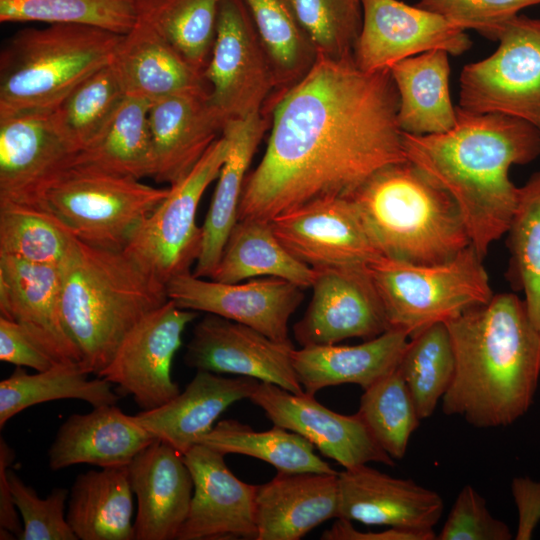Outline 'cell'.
<instances>
[{"label": "cell", "instance_id": "cell-1", "mask_svg": "<svg viewBox=\"0 0 540 540\" xmlns=\"http://www.w3.org/2000/svg\"><path fill=\"white\" fill-rule=\"evenodd\" d=\"M389 69L317 57L274 102L265 153L246 177L237 218L271 221L316 199L350 197L375 172L407 160Z\"/></svg>", "mask_w": 540, "mask_h": 540}, {"label": "cell", "instance_id": "cell-2", "mask_svg": "<svg viewBox=\"0 0 540 540\" xmlns=\"http://www.w3.org/2000/svg\"><path fill=\"white\" fill-rule=\"evenodd\" d=\"M402 143L406 159L454 200L471 245L484 259L507 233L518 203L519 187L509 177L510 168L540 156V131L516 117L457 107L450 130L402 132Z\"/></svg>", "mask_w": 540, "mask_h": 540}, {"label": "cell", "instance_id": "cell-3", "mask_svg": "<svg viewBox=\"0 0 540 540\" xmlns=\"http://www.w3.org/2000/svg\"><path fill=\"white\" fill-rule=\"evenodd\" d=\"M455 353L442 411L477 428L512 425L530 409L540 378V333L523 299H491L445 322Z\"/></svg>", "mask_w": 540, "mask_h": 540}, {"label": "cell", "instance_id": "cell-4", "mask_svg": "<svg viewBox=\"0 0 540 540\" xmlns=\"http://www.w3.org/2000/svg\"><path fill=\"white\" fill-rule=\"evenodd\" d=\"M61 269L65 325L79 349L81 367L98 376L126 334L169 300L166 287L123 251L78 239Z\"/></svg>", "mask_w": 540, "mask_h": 540}, {"label": "cell", "instance_id": "cell-5", "mask_svg": "<svg viewBox=\"0 0 540 540\" xmlns=\"http://www.w3.org/2000/svg\"><path fill=\"white\" fill-rule=\"evenodd\" d=\"M349 198L383 256L434 264L471 245L454 200L408 160L378 170Z\"/></svg>", "mask_w": 540, "mask_h": 540}, {"label": "cell", "instance_id": "cell-6", "mask_svg": "<svg viewBox=\"0 0 540 540\" xmlns=\"http://www.w3.org/2000/svg\"><path fill=\"white\" fill-rule=\"evenodd\" d=\"M122 36L78 24L16 32L0 56V117L52 110L85 78L111 63Z\"/></svg>", "mask_w": 540, "mask_h": 540}, {"label": "cell", "instance_id": "cell-7", "mask_svg": "<svg viewBox=\"0 0 540 540\" xmlns=\"http://www.w3.org/2000/svg\"><path fill=\"white\" fill-rule=\"evenodd\" d=\"M483 258L470 245L454 258L414 264L380 256L367 265L390 328L409 336L447 322L494 295Z\"/></svg>", "mask_w": 540, "mask_h": 540}, {"label": "cell", "instance_id": "cell-8", "mask_svg": "<svg viewBox=\"0 0 540 540\" xmlns=\"http://www.w3.org/2000/svg\"><path fill=\"white\" fill-rule=\"evenodd\" d=\"M168 193L169 187L71 165L42 190L36 202L78 240L123 251L134 230Z\"/></svg>", "mask_w": 540, "mask_h": 540}, {"label": "cell", "instance_id": "cell-9", "mask_svg": "<svg viewBox=\"0 0 540 540\" xmlns=\"http://www.w3.org/2000/svg\"><path fill=\"white\" fill-rule=\"evenodd\" d=\"M229 143L221 135L196 166L134 230L123 252L148 276L165 287L190 273L202 249L197 209L208 186L218 178Z\"/></svg>", "mask_w": 540, "mask_h": 540}, {"label": "cell", "instance_id": "cell-10", "mask_svg": "<svg viewBox=\"0 0 540 540\" xmlns=\"http://www.w3.org/2000/svg\"><path fill=\"white\" fill-rule=\"evenodd\" d=\"M496 40L490 56L464 66L458 107L516 117L540 131V18L518 14Z\"/></svg>", "mask_w": 540, "mask_h": 540}, {"label": "cell", "instance_id": "cell-11", "mask_svg": "<svg viewBox=\"0 0 540 540\" xmlns=\"http://www.w3.org/2000/svg\"><path fill=\"white\" fill-rule=\"evenodd\" d=\"M203 77L210 100L225 121L263 113L277 90L271 59L242 0H221Z\"/></svg>", "mask_w": 540, "mask_h": 540}, {"label": "cell", "instance_id": "cell-12", "mask_svg": "<svg viewBox=\"0 0 540 540\" xmlns=\"http://www.w3.org/2000/svg\"><path fill=\"white\" fill-rule=\"evenodd\" d=\"M197 316L168 300L126 334L98 377L131 395L142 411L166 404L180 393L172 362L186 326Z\"/></svg>", "mask_w": 540, "mask_h": 540}, {"label": "cell", "instance_id": "cell-13", "mask_svg": "<svg viewBox=\"0 0 540 540\" xmlns=\"http://www.w3.org/2000/svg\"><path fill=\"white\" fill-rule=\"evenodd\" d=\"M270 223L283 246L313 269L365 266L382 256L349 197L316 199L274 217Z\"/></svg>", "mask_w": 540, "mask_h": 540}, {"label": "cell", "instance_id": "cell-14", "mask_svg": "<svg viewBox=\"0 0 540 540\" xmlns=\"http://www.w3.org/2000/svg\"><path fill=\"white\" fill-rule=\"evenodd\" d=\"M315 271L311 301L293 328L302 347L337 344L349 338L369 340L390 329L367 265Z\"/></svg>", "mask_w": 540, "mask_h": 540}, {"label": "cell", "instance_id": "cell-15", "mask_svg": "<svg viewBox=\"0 0 540 540\" xmlns=\"http://www.w3.org/2000/svg\"><path fill=\"white\" fill-rule=\"evenodd\" d=\"M363 22L354 51L356 65L366 72L431 50L461 55L472 41L445 17L399 0H362Z\"/></svg>", "mask_w": 540, "mask_h": 540}, {"label": "cell", "instance_id": "cell-16", "mask_svg": "<svg viewBox=\"0 0 540 540\" xmlns=\"http://www.w3.org/2000/svg\"><path fill=\"white\" fill-rule=\"evenodd\" d=\"M303 288L265 276L223 283L192 272L173 278L168 299L178 307L214 314L247 325L276 341H289L288 322L304 299Z\"/></svg>", "mask_w": 540, "mask_h": 540}, {"label": "cell", "instance_id": "cell-17", "mask_svg": "<svg viewBox=\"0 0 540 540\" xmlns=\"http://www.w3.org/2000/svg\"><path fill=\"white\" fill-rule=\"evenodd\" d=\"M291 340L276 341L238 322L207 313L194 327L184 362L190 368L251 377L302 394Z\"/></svg>", "mask_w": 540, "mask_h": 540}, {"label": "cell", "instance_id": "cell-18", "mask_svg": "<svg viewBox=\"0 0 540 540\" xmlns=\"http://www.w3.org/2000/svg\"><path fill=\"white\" fill-rule=\"evenodd\" d=\"M250 400L267 418L313 444L323 456L344 469L379 462L393 466L392 459L375 441L358 416L344 415L320 404L315 396L295 394L280 386L260 382Z\"/></svg>", "mask_w": 540, "mask_h": 540}, {"label": "cell", "instance_id": "cell-19", "mask_svg": "<svg viewBox=\"0 0 540 540\" xmlns=\"http://www.w3.org/2000/svg\"><path fill=\"white\" fill-rule=\"evenodd\" d=\"M224 456L203 444L193 446L183 455L194 489L177 540H256L258 486L237 478Z\"/></svg>", "mask_w": 540, "mask_h": 540}, {"label": "cell", "instance_id": "cell-20", "mask_svg": "<svg viewBox=\"0 0 540 540\" xmlns=\"http://www.w3.org/2000/svg\"><path fill=\"white\" fill-rule=\"evenodd\" d=\"M61 267L0 255V314L20 324L58 363L80 364L63 318Z\"/></svg>", "mask_w": 540, "mask_h": 540}, {"label": "cell", "instance_id": "cell-21", "mask_svg": "<svg viewBox=\"0 0 540 540\" xmlns=\"http://www.w3.org/2000/svg\"><path fill=\"white\" fill-rule=\"evenodd\" d=\"M148 120L153 179L169 186L190 173L222 135L226 123L210 100L209 85L153 102Z\"/></svg>", "mask_w": 540, "mask_h": 540}, {"label": "cell", "instance_id": "cell-22", "mask_svg": "<svg viewBox=\"0 0 540 540\" xmlns=\"http://www.w3.org/2000/svg\"><path fill=\"white\" fill-rule=\"evenodd\" d=\"M50 111L0 117V199L36 202L72 165L77 153L57 132Z\"/></svg>", "mask_w": 540, "mask_h": 540}, {"label": "cell", "instance_id": "cell-23", "mask_svg": "<svg viewBox=\"0 0 540 540\" xmlns=\"http://www.w3.org/2000/svg\"><path fill=\"white\" fill-rule=\"evenodd\" d=\"M338 517L366 525L430 531L444 503L434 490L392 477L367 464L338 472Z\"/></svg>", "mask_w": 540, "mask_h": 540}, {"label": "cell", "instance_id": "cell-24", "mask_svg": "<svg viewBox=\"0 0 540 540\" xmlns=\"http://www.w3.org/2000/svg\"><path fill=\"white\" fill-rule=\"evenodd\" d=\"M127 467L137 500L134 540L177 539L194 489L183 455L156 439Z\"/></svg>", "mask_w": 540, "mask_h": 540}, {"label": "cell", "instance_id": "cell-25", "mask_svg": "<svg viewBox=\"0 0 540 540\" xmlns=\"http://www.w3.org/2000/svg\"><path fill=\"white\" fill-rule=\"evenodd\" d=\"M259 383L251 377H224L197 370L172 400L133 416L156 439L184 455L213 429L216 419L229 406L250 399Z\"/></svg>", "mask_w": 540, "mask_h": 540}, {"label": "cell", "instance_id": "cell-26", "mask_svg": "<svg viewBox=\"0 0 540 540\" xmlns=\"http://www.w3.org/2000/svg\"><path fill=\"white\" fill-rule=\"evenodd\" d=\"M156 438L116 404L70 415L49 449V467L56 471L77 464L125 467Z\"/></svg>", "mask_w": 540, "mask_h": 540}, {"label": "cell", "instance_id": "cell-27", "mask_svg": "<svg viewBox=\"0 0 540 540\" xmlns=\"http://www.w3.org/2000/svg\"><path fill=\"white\" fill-rule=\"evenodd\" d=\"M338 473H277L258 485L256 540H299L338 517Z\"/></svg>", "mask_w": 540, "mask_h": 540}, {"label": "cell", "instance_id": "cell-28", "mask_svg": "<svg viewBox=\"0 0 540 540\" xmlns=\"http://www.w3.org/2000/svg\"><path fill=\"white\" fill-rule=\"evenodd\" d=\"M409 334L390 328L357 345H311L293 351V367L304 392L356 384L367 389L392 373L399 365Z\"/></svg>", "mask_w": 540, "mask_h": 540}, {"label": "cell", "instance_id": "cell-29", "mask_svg": "<svg viewBox=\"0 0 540 540\" xmlns=\"http://www.w3.org/2000/svg\"><path fill=\"white\" fill-rule=\"evenodd\" d=\"M263 113L226 121L222 135L229 143L210 207L202 227L201 253L192 272L210 278L220 260L227 238L237 222L246 173L268 125Z\"/></svg>", "mask_w": 540, "mask_h": 540}, {"label": "cell", "instance_id": "cell-30", "mask_svg": "<svg viewBox=\"0 0 540 540\" xmlns=\"http://www.w3.org/2000/svg\"><path fill=\"white\" fill-rule=\"evenodd\" d=\"M111 65L127 96L151 103L208 86L203 73L193 68L157 31L137 19L122 36Z\"/></svg>", "mask_w": 540, "mask_h": 540}, {"label": "cell", "instance_id": "cell-31", "mask_svg": "<svg viewBox=\"0 0 540 540\" xmlns=\"http://www.w3.org/2000/svg\"><path fill=\"white\" fill-rule=\"evenodd\" d=\"M448 55L444 50H431L389 68L398 92L397 119L402 132L438 134L455 125L457 107L450 96Z\"/></svg>", "mask_w": 540, "mask_h": 540}, {"label": "cell", "instance_id": "cell-32", "mask_svg": "<svg viewBox=\"0 0 540 540\" xmlns=\"http://www.w3.org/2000/svg\"><path fill=\"white\" fill-rule=\"evenodd\" d=\"M133 495L127 466L79 474L69 492L67 521L81 540H134Z\"/></svg>", "mask_w": 540, "mask_h": 540}, {"label": "cell", "instance_id": "cell-33", "mask_svg": "<svg viewBox=\"0 0 540 540\" xmlns=\"http://www.w3.org/2000/svg\"><path fill=\"white\" fill-rule=\"evenodd\" d=\"M315 269L296 259L276 237L270 221L237 220L210 277L218 282L238 283L258 277L285 279L306 289L312 286Z\"/></svg>", "mask_w": 540, "mask_h": 540}, {"label": "cell", "instance_id": "cell-34", "mask_svg": "<svg viewBox=\"0 0 540 540\" xmlns=\"http://www.w3.org/2000/svg\"><path fill=\"white\" fill-rule=\"evenodd\" d=\"M151 102L127 96L103 132L72 165L141 180L153 178L154 153L148 120Z\"/></svg>", "mask_w": 540, "mask_h": 540}, {"label": "cell", "instance_id": "cell-35", "mask_svg": "<svg viewBox=\"0 0 540 540\" xmlns=\"http://www.w3.org/2000/svg\"><path fill=\"white\" fill-rule=\"evenodd\" d=\"M80 364H57L29 374L18 367L0 382V427L19 412L36 404L78 399L93 408L115 405L119 396L112 384L101 377L89 379Z\"/></svg>", "mask_w": 540, "mask_h": 540}, {"label": "cell", "instance_id": "cell-36", "mask_svg": "<svg viewBox=\"0 0 540 540\" xmlns=\"http://www.w3.org/2000/svg\"><path fill=\"white\" fill-rule=\"evenodd\" d=\"M199 444L224 455L242 454L260 459L278 473H338L315 453L312 443L279 426L255 431L237 420L226 419L218 422Z\"/></svg>", "mask_w": 540, "mask_h": 540}, {"label": "cell", "instance_id": "cell-37", "mask_svg": "<svg viewBox=\"0 0 540 540\" xmlns=\"http://www.w3.org/2000/svg\"><path fill=\"white\" fill-rule=\"evenodd\" d=\"M77 238L38 202L0 199V255L62 267Z\"/></svg>", "mask_w": 540, "mask_h": 540}, {"label": "cell", "instance_id": "cell-38", "mask_svg": "<svg viewBox=\"0 0 540 540\" xmlns=\"http://www.w3.org/2000/svg\"><path fill=\"white\" fill-rule=\"evenodd\" d=\"M242 1L271 59L277 90L284 93L310 71L317 51L298 19L293 0Z\"/></svg>", "mask_w": 540, "mask_h": 540}, {"label": "cell", "instance_id": "cell-39", "mask_svg": "<svg viewBox=\"0 0 540 540\" xmlns=\"http://www.w3.org/2000/svg\"><path fill=\"white\" fill-rule=\"evenodd\" d=\"M221 0H134L136 19L157 31L203 73L212 52Z\"/></svg>", "mask_w": 540, "mask_h": 540}, {"label": "cell", "instance_id": "cell-40", "mask_svg": "<svg viewBox=\"0 0 540 540\" xmlns=\"http://www.w3.org/2000/svg\"><path fill=\"white\" fill-rule=\"evenodd\" d=\"M127 97L111 63L80 82L51 111L54 127L78 154L103 132Z\"/></svg>", "mask_w": 540, "mask_h": 540}, {"label": "cell", "instance_id": "cell-41", "mask_svg": "<svg viewBox=\"0 0 540 540\" xmlns=\"http://www.w3.org/2000/svg\"><path fill=\"white\" fill-rule=\"evenodd\" d=\"M397 368L421 420L431 417L455 374V353L446 323L431 324L409 336Z\"/></svg>", "mask_w": 540, "mask_h": 540}, {"label": "cell", "instance_id": "cell-42", "mask_svg": "<svg viewBox=\"0 0 540 540\" xmlns=\"http://www.w3.org/2000/svg\"><path fill=\"white\" fill-rule=\"evenodd\" d=\"M511 281L540 333V171L519 187L518 203L508 228Z\"/></svg>", "mask_w": 540, "mask_h": 540}, {"label": "cell", "instance_id": "cell-43", "mask_svg": "<svg viewBox=\"0 0 540 540\" xmlns=\"http://www.w3.org/2000/svg\"><path fill=\"white\" fill-rule=\"evenodd\" d=\"M357 414L378 445L394 460L405 456L410 437L421 420L398 368L364 389Z\"/></svg>", "mask_w": 540, "mask_h": 540}, {"label": "cell", "instance_id": "cell-44", "mask_svg": "<svg viewBox=\"0 0 540 540\" xmlns=\"http://www.w3.org/2000/svg\"><path fill=\"white\" fill-rule=\"evenodd\" d=\"M78 24L124 35L136 21L134 0H0V22Z\"/></svg>", "mask_w": 540, "mask_h": 540}, {"label": "cell", "instance_id": "cell-45", "mask_svg": "<svg viewBox=\"0 0 540 540\" xmlns=\"http://www.w3.org/2000/svg\"><path fill=\"white\" fill-rule=\"evenodd\" d=\"M318 57L354 58L363 22L362 0H293Z\"/></svg>", "mask_w": 540, "mask_h": 540}, {"label": "cell", "instance_id": "cell-46", "mask_svg": "<svg viewBox=\"0 0 540 540\" xmlns=\"http://www.w3.org/2000/svg\"><path fill=\"white\" fill-rule=\"evenodd\" d=\"M14 503L22 518L20 540H77L71 529L65 508L69 490L57 487L41 499L13 471H8Z\"/></svg>", "mask_w": 540, "mask_h": 540}, {"label": "cell", "instance_id": "cell-47", "mask_svg": "<svg viewBox=\"0 0 540 540\" xmlns=\"http://www.w3.org/2000/svg\"><path fill=\"white\" fill-rule=\"evenodd\" d=\"M540 0H419L416 6L437 13L463 30L496 40L502 26Z\"/></svg>", "mask_w": 540, "mask_h": 540}, {"label": "cell", "instance_id": "cell-48", "mask_svg": "<svg viewBox=\"0 0 540 540\" xmlns=\"http://www.w3.org/2000/svg\"><path fill=\"white\" fill-rule=\"evenodd\" d=\"M509 526L495 518L486 499L471 485L458 493L448 517L437 535L439 540H511Z\"/></svg>", "mask_w": 540, "mask_h": 540}, {"label": "cell", "instance_id": "cell-49", "mask_svg": "<svg viewBox=\"0 0 540 540\" xmlns=\"http://www.w3.org/2000/svg\"><path fill=\"white\" fill-rule=\"evenodd\" d=\"M0 360L44 371L58 363L17 322L0 316Z\"/></svg>", "mask_w": 540, "mask_h": 540}, {"label": "cell", "instance_id": "cell-50", "mask_svg": "<svg viewBox=\"0 0 540 540\" xmlns=\"http://www.w3.org/2000/svg\"><path fill=\"white\" fill-rule=\"evenodd\" d=\"M511 493L518 513L514 539L529 540L540 523V481L515 477L511 482Z\"/></svg>", "mask_w": 540, "mask_h": 540}, {"label": "cell", "instance_id": "cell-51", "mask_svg": "<svg viewBox=\"0 0 540 540\" xmlns=\"http://www.w3.org/2000/svg\"><path fill=\"white\" fill-rule=\"evenodd\" d=\"M324 540H434L437 535L434 530L418 531L390 528L379 532H361L356 530L351 521L337 518L331 528L324 531L320 537Z\"/></svg>", "mask_w": 540, "mask_h": 540}, {"label": "cell", "instance_id": "cell-52", "mask_svg": "<svg viewBox=\"0 0 540 540\" xmlns=\"http://www.w3.org/2000/svg\"><path fill=\"white\" fill-rule=\"evenodd\" d=\"M15 457L13 449L8 443L0 439V528L11 531L16 538L20 536L23 525L20 514L14 503L10 489L8 471Z\"/></svg>", "mask_w": 540, "mask_h": 540}]
</instances>
